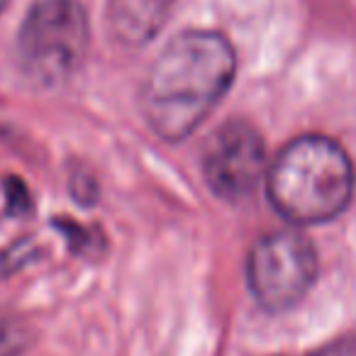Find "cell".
Wrapping results in <instances>:
<instances>
[{
    "label": "cell",
    "mask_w": 356,
    "mask_h": 356,
    "mask_svg": "<svg viewBox=\"0 0 356 356\" xmlns=\"http://www.w3.org/2000/svg\"><path fill=\"white\" fill-rule=\"evenodd\" d=\"M25 332L17 317L0 310V356H15L22 349Z\"/></svg>",
    "instance_id": "52a82bcc"
},
{
    "label": "cell",
    "mask_w": 356,
    "mask_h": 356,
    "mask_svg": "<svg viewBox=\"0 0 356 356\" xmlns=\"http://www.w3.org/2000/svg\"><path fill=\"white\" fill-rule=\"evenodd\" d=\"M6 193H8V203H10V208H8V213H27L30 210V195H27V188L25 184H20V181H15V178H10L6 186Z\"/></svg>",
    "instance_id": "ba28073f"
},
{
    "label": "cell",
    "mask_w": 356,
    "mask_h": 356,
    "mask_svg": "<svg viewBox=\"0 0 356 356\" xmlns=\"http://www.w3.org/2000/svg\"><path fill=\"white\" fill-rule=\"evenodd\" d=\"M317 276V252L305 234L271 232L252 247L247 278L257 302L268 312L298 305Z\"/></svg>",
    "instance_id": "277c9868"
},
{
    "label": "cell",
    "mask_w": 356,
    "mask_h": 356,
    "mask_svg": "<svg viewBox=\"0 0 356 356\" xmlns=\"http://www.w3.org/2000/svg\"><path fill=\"white\" fill-rule=\"evenodd\" d=\"M176 0H110L108 30L122 47H144L161 32Z\"/></svg>",
    "instance_id": "8992f818"
},
{
    "label": "cell",
    "mask_w": 356,
    "mask_h": 356,
    "mask_svg": "<svg viewBox=\"0 0 356 356\" xmlns=\"http://www.w3.org/2000/svg\"><path fill=\"white\" fill-rule=\"evenodd\" d=\"M310 356H356V337H344V339L330 341L312 351Z\"/></svg>",
    "instance_id": "9c48e42d"
},
{
    "label": "cell",
    "mask_w": 356,
    "mask_h": 356,
    "mask_svg": "<svg viewBox=\"0 0 356 356\" xmlns=\"http://www.w3.org/2000/svg\"><path fill=\"white\" fill-rule=\"evenodd\" d=\"M8 6V0H0V13H3V8Z\"/></svg>",
    "instance_id": "30bf717a"
},
{
    "label": "cell",
    "mask_w": 356,
    "mask_h": 356,
    "mask_svg": "<svg viewBox=\"0 0 356 356\" xmlns=\"http://www.w3.org/2000/svg\"><path fill=\"white\" fill-rule=\"evenodd\" d=\"M88 44V13L79 0H40L17 32V64L35 83L59 86L79 71Z\"/></svg>",
    "instance_id": "3957f363"
},
{
    "label": "cell",
    "mask_w": 356,
    "mask_h": 356,
    "mask_svg": "<svg viewBox=\"0 0 356 356\" xmlns=\"http://www.w3.org/2000/svg\"><path fill=\"white\" fill-rule=\"evenodd\" d=\"M266 171V144L249 122L229 120L205 142V184L227 203L249 198Z\"/></svg>",
    "instance_id": "5b68a950"
},
{
    "label": "cell",
    "mask_w": 356,
    "mask_h": 356,
    "mask_svg": "<svg viewBox=\"0 0 356 356\" xmlns=\"http://www.w3.org/2000/svg\"><path fill=\"white\" fill-rule=\"evenodd\" d=\"M237 74L229 40L213 30L176 35L149 69L142 86V113L166 142H181L225 98Z\"/></svg>",
    "instance_id": "6da1fadb"
},
{
    "label": "cell",
    "mask_w": 356,
    "mask_h": 356,
    "mask_svg": "<svg viewBox=\"0 0 356 356\" xmlns=\"http://www.w3.org/2000/svg\"><path fill=\"white\" fill-rule=\"evenodd\" d=\"M266 193L276 213L288 222H330L349 205L354 193L349 154L322 134L293 139L268 166Z\"/></svg>",
    "instance_id": "7a4b0ae2"
}]
</instances>
